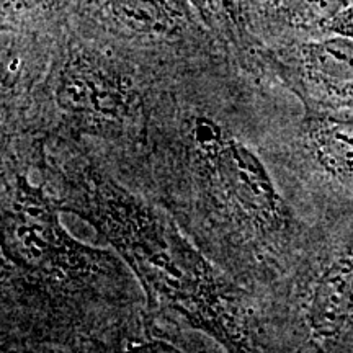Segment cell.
Returning <instances> with one entry per match:
<instances>
[{
	"instance_id": "1",
	"label": "cell",
	"mask_w": 353,
	"mask_h": 353,
	"mask_svg": "<svg viewBox=\"0 0 353 353\" xmlns=\"http://www.w3.org/2000/svg\"><path fill=\"white\" fill-rule=\"evenodd\" d=\"M65 210L88 221L112 242L154 299L224 345H247L231 286L164 216L88 170L72 179Z\"/></svg>"
},
{
	"instance_id": "2",
	"label": "cell",
	"mask_w": 353,
	"mask_h": 353,
	"mask_svg": "<svg viewBox=\"0 0 353 353\" xmlns=\"http://www.w3.org/2000/svg\"><path fill=\"white\" fill-rule=\"evenodd\" d=\"M74 15L77 33L143 51L196 54L218 41L190 0H81Z\"/></svg>"
},
{
	"instance_id": "5",
	"label": "cell",
	"mask_w": 353,
	"mask_h": 353,
	"mask_svg": "<svg viewBox=\"0 0 353 353\" xmlns=\"http://www.w3.org/2000/svg\"><path fill=\"white\" fill-rule=\"evenodd\" d=\"M6 223V239L15 242L19 252L37 267L72 273L88 265L90 250L70 239L41 193L25 182Z\"/></svg>"
},
{
	"instance_id": "9",
	"label": "cell",
	"mask_w": 353,
	"mask_h": 353,
	"mask_svg": "<svg viewBox=\"0 0 353 353\" xmlns=\"http://www.w3.org/2000/svg\"><path fill=\"white\" fill-rule=\"evenodd\" d=\"M309 143L317 161L329 172L353 174V120L319 114L309 128Z\"/></svg>"
},
{
	"instance_id": "3",
	"label": "cell",
	"mask_w": 353,
	"mask_h": 353,
	"mask_svg": "<svg viewBox=\"0 0 353 353\" xmlns=\"http://www.w3.org/2000/svg\"><path fill=\"white\" fill-rule=\"evenodd\" d=\"M260 59L311 112L353 107V38L325 34L265 46Z\"/></svg>"
},
{
	"instance_id": "4",
	"label": "cell",
	"mask_w": 353,
	"mask_h": 353,
	"mask_svg": "<svg viewBox=\"0 0 353 353\" xmlns=\"http://www.w3.org/2000/svg\"><path fill=\"white\" fill-rule=\"evenodd\" d=\"M196 145L208 165L211 185L247 221L260 228L281 223L280 196L262 161L247 145L228 138L218 125L200 118L195 125Z\"/></svg>"
},
{
	"instance_id": "8",
	"label": "cell",
	"mask_w": 353,
	"mask_h": 353,
	"mask_svg": "<svg viewBox=\"0 0 353 353\" xmlns=\"http://www.w3.org/2000/svg\"><path fill=\"white\" fill-rule=\"evenodd\" d=\"M81 0H2L3 32L13 39L37 43L59 26L64 15H74Z\"/></svg>"
},
{
	"instance_id": "7",
	"label": "cell",
	"mask_w": 353,
	"mask_h": 353,
	"mask_svg": "<svg viewBox=\"0 0 353 353\" xmlns=\"http://www.w3.org/2000/svg\"><path fill=\"white\" fill-rule=\"evenodd\" d=\"M226 50L259 56L262 43L250 25L245 0H190Z\"/></svg>"
},
{
	"instance_id": "6",
	"label": "cell",
	"mask_w": 353,
	"mask_h": 353,
	"mask_svg": "<svg viewBox=\"0 0 353 353\" xmlns=\"http://www.w3.org/2000/svg\"><path fill=\"white\" fill-rule=\"evenodd\" d=\"M350 0H245L262 46L325 37Z\"/></svg>"
},
{
	"instance_id": "10",
	"label": "cell",
	"mask_w": 353,
	"mask_h": 353,
	"mask_svg": "<svg viewBox=\"0 0 353 353\" xmlns=\"http://www.w3.org/2000/svg\"><path fill=\"white\" fill-rule=\"evenodd\" d=\"M329 34H343V37L353 38V0L348 2L345 10L334 20Z\"/></svg>"
}]
</instances>
